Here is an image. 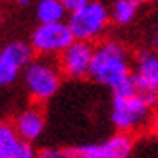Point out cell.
I'll use <instances>...</instances> for the list:
<instances>
[{
    "label": "cell",
    "mask_w": 158,
    "mask_h": 158,
    "mask_svg": "<svg viewBox=\"0 0 158 158\" xmlns=\"http://www.w3.org/2000/svg\"><path fill=\"white\" fill-rule=\"evenodd\" d=\"M151 127L158 133V104H156V108H154V114H152V122H151Z\"/></svg>",
    "instance_id": "obj_17"
},
{
    "label": "cell",
    "mask_w": 158,
    "mask_h": 158,
    "mask_svg": "<svg viewBox=\"0 0 158 158\" xmlns=\"http://www.w3.org/2000/svg\"><path fill=\"white\" fill-rule=\"evenodd\" d=\"M14 127L18 131V135L23 139V143L33 145L35 141L44 133L46 127V118L44 112L41 110L39 104H31L27 108H23L21 112L14 118Z\"/></svg>",
    "instance_id": "obj_9"
},
{
    "label": "cell",
    "mask_w": 158,
    "mask_h": 158,
    "mask_svg": "<svg viewBox=\"0 0 158 158\" xmlns=\"http://www.w3.org/2000/svg\"><path fill=\"white\" fill-rule=\"evenodd\" d=\"M62 2H64V6L68 8V12L72 14V12H75V10H81V8H85L87 4L94 2V0H62Z\"/></svg>",
    "instance_id": "obj_15"
},
{
    "label": "cell",
    "mask_w": 158,
    "mask_h": 158,
    "mask_svg": "<svg viewBox=\"0 0 158 158\" xmlns=\"http://www.w3.org/2000/svg\"><path fill=\"white\" fill-rule=\"evenodd\" d=\"M68 8L62 0H35V15L39 23H54L66 21Z\"/></svg>",
    "instance_id": "obj_13"
},
{
    "label": "cell",
    "mask_w": 158,
    "mask_h": 158,
    "mask_svg": "<svg viewBox=\"0 0 158 158\" xmlns=\"http://www.w3.org/2000/svg\"><path fill=\"white\" fill-rule=\"evenodd\" d=\"M62 79L64 73L60 69V64L48 56H33L21 75L23 87L35 104L48 102L60 91Z\"/></svg>",
    "instance_id": "obj_3"
},
{
    "label": "cell",
    "mask_w": 158,
    "mask_h": 158,
    "mask_svg": "<svg viewBox=\"0 0 158 158\" xmlns=\"http://www.w3.org/2000/svg\"><path fill=\"white\" fill-rule=\"evenodd\" d=\"M73 158H131L135 151V141L129 133L116 131L114 135L98 141L69 148Z\"/></svg>",
    "instance_id": "obj_6"
},
{
    "label": "cell",
    "mask_w": 158,
    "mask_h": 158,
    "mask_svg": "<svg viewBox=\"0 0 158 158\" xmlns=\"http://www.w3.org/2000/svg\"><path fill=\"white\" fill-rule=\"evenodd\" d=\"M158 98L147 93L137 83L135 75L131 81L112 93L110 100V122L120 133H135L151 125Z\"/></svg>",
    "instance_id": "obj_1"
},
{
    "label": "cell",
    "mask_w": 158,
    "mask_h": 158,
    "mask_svg": "<svg viewBox=\"0 0 158 158\" xmlns=\"http://www.w3.org/2000/svg\"><path fill=\"white\" fill-rule=\"evenodd\" d=\"M148 0H112L110 2V18H112L114 25L125 27L135 21L141 6L147 4Z\"/></svg>",
    "instance_id": "obj_11"
},
{
    "label": "cell",
    "mask_w": 158,
    "mask_h": 158,
    "mask_svg": "<svg viewBox=\"0 0 158 158\" xmlns=\"http://www.w3.org/2000/svg\"><path fill=\"white\" fill-rule=\"evenodd\" d=\"M18 158H39V151H35V148H33V145L25 143V145H23V148H21V152H19V156H18Z\"/></svg>",
    "instance_id": "obj_16"
},
{
    "label": "cell",
    "mask_w": 158,
    "mask_h": 158,
    "mask_svg": "<svg viewBox=\"0 0 158 158\" xmlns=\"http://www.w3.org/2000/svg\"><path fill=\"white\" fill-rule=\"evenodd\" d=\"M94 56V44L85 41H73L58 56L60 69L68 79H85L89 77Z\"/></svg>",
    "instance_id": "obj_8"
},
{
    "label": "cell",
    "mask_w": 158,
    "mask_h": 158,
    "mask_svg": "<svg viewBox=\"0 0 158 158\" xmlns=\"http://www.w3.org/2000/svg\"><path fill=\"white\" fill-rule=\"evenodd\" d=\"M33 54L31 44L23 41H12L0 50V89L15 83L23 75Z\"/></svg>",
    "instance_id": "obj_7"
},
{
    "label": "cell",
    "mask_w": 158,
    "mask_h": 158,
    "mask_svg": "<svg viewBox=\"0 0 158 158\" xmlns=\"http://www.w3.org/2000/svg\"><path fill=\"white\" fill-rule=\"evenodd\" d=\"M39 158H73L69 148H58V147H46L39 151Z\"/></svg>",
    "instance_id": "obj_14"
},
{
    "label": "cell",
    "mask_w": 158,
    "mask_h": 158,
    "mask_svg": "<svg viewBox=\"0 0 158 158\" xmlns=\"http://www.w3.org/2000/svg\"><path fill=\"white\" fill-rule=\"evenodd\" d=\"M152 43H154V46H158V25H156V29H154V35H152Z\"/></svg>",
    "instance_id": "obj_19"
},
{
    "label": "cell",
    "mask_w": 158,
    "mask_h": 158,
    "mask_svg": "<svg viewBox=\"0 0 158 158\" xmlns=\"http://www.w3.org/2000/svg\"><path fill=\"white\" fill-rule=\"evenodd\" d=\"M135 79L147 93L158 98V50H143L137 54Z\"/></svg>",
    "instance_id": "obj_10"
},
{
    "label": "cell",
    "mask_w": 158,
    "mask_h": 158,
    "mask_svg": "<svg viewBox=\"0 0 158 158\" xmlns=\"http://www.w3.org/2000/svg\"><path fill=\"white\" fill-rule=\"evenodd\" d=\"M135 75V62L125 44L114 39H104L94 44L93 66L89 79L110 91H118Z\"/></svg>",
    "instance_id": "obj_2"
},
{
    "label": "cell",
    "mask_w": 158,
    "mask_h": 158,
    "mask_svg": "<svg viewBox=\"0 0 158 158\" xmlns=\"http://www.w3.org/2000/svg\"><path fill=\"white\" fill-rule=\"evenodd\" d=\"M15 2H18L19 8H23V10H25V8H29V6L35 4V0H15Z\"/></svg>",
    "instance_id": "obj_18"
},
{
    "label": "cell",
    "mask_w": 158,
    "mask_h": 158,
    "mask_svg": "<svg viewBox=\"0 0 158 158\" xmlns=\"http://www.w3.org/2000/svg\"><path fill=\"white\" fill-rule=\"evenodd\" d=\"M23 139L18 135L12 122H0V158H18L23 148Z\"/></svg>",
    "instance_id": "obj_12"
},
{
    "label": "cell",
    "mask_w": 158,
    "mask_h": 158,
    "mask_svg": "<svg viewBox=\"0 0 158 158\" xmlns=\"http://www.w3.org/2000/svg\"><path fill=\"white\" fill-rule=\"evenodd\" d=\"M75 37L69 29L68 21H54V23H39L29 37V44L37 56H60Z\"/></svg>",
    "instance_id": "obj_5"
},
{
    "label": "cell",
    "mask_w": 158,
    "mask_h": 158,
    "mask_svg": "<svg viewBox=\"0 0 158 158\" xmlns=\"http://www.w3.org/2000/svg\"><path fill=\"white\" fill-rule=\"evenodd\" d=\"M110 23H112L110 8L100 0H94L81 10L72 12L68 18V25L72 29L75 41H85V43L100 41Z\"/></svg>",
    "instance_id": "obj_4"
}]
</instances>
